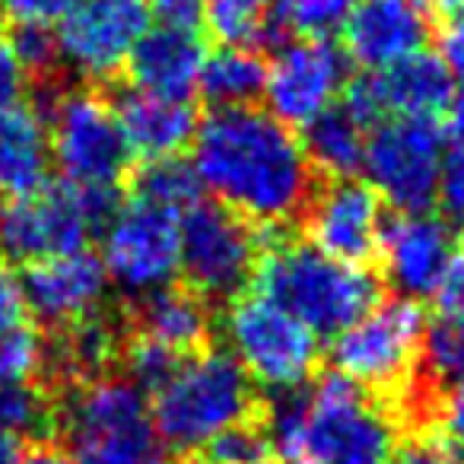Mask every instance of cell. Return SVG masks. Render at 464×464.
Returning a JSON list of instances; mask_svg holds the SVG:
<instances>
[{
    "instance_id": "cell-19",
    "label": "cell",
    "mask_w": 464,
    "mask_h": 464,
    "mask_svg": "<svg viewBox=\"0 0 464 464\" xmlns=\"http://www.w3.org/2000/svg\"><path fill=\"white\" fill-rule=\"evenodd\" d=\"M343 54L362 71H382L426 52L432 35L430 0H356L343 26Z\"/></svg>"
},
{
    "instance_id": "cell-20",
    "label": "cell",
    "mask_w": 464,
    "mask_h": 464,
    "mask_svg": "<svg viewBox=\"0 0 464 464\" xmlns=\"http://www.w3.org/2000/svg\"><path fill=\"white\" fill-rule=\"evenodd\" d=\"M207 39L194 20H160L143 33L128 61L134 90L185 99L198 92L207 61Z\"/></svg>"
},
{
    "instance_id": "cell-8",
    "label": "cell",
    "mask_w": 464,
    "mask_h": 464,
    "mask_svg": "<svg viewBox=\"0 0 464 464\" xmlns=\"http://www.w3.org/2000/svg\"><path fill=\"white\" fill-rule=\"evenodd\" d=\"M115 194L83 191L67 181L45 185L26 198L7 200L0 210V252L14 255L23 265L86 252V242L99 236Z\"/></svg>"
},
{
    "instance_id": "cell-44",
    "label": "cell",
    "mask_w": 464,
    "mask_h": 464,
    "mask_svg": "<svg viewBox=\"0 0 464 464\" xmlns=\"http://www.w3.org/2000/svg\"><path fill=\"white\" fill-rule=\"evenodd\" d=\"M150 10H160L166 20H191L200 7H204V0H147Z\"/></svg>"
},
{
    "instance_id": "cell-10",
    "label": "cell",
    "mask_w": 464,
    "mask_h": 464,
    "mask_svg": "<svg viewBox=\"0 0 464 464\" xmlns=\"http://www.w3.org/2000/svg\"><path fill=\"white\" fill-rule=\"evenodd\" d=\"M45 121L52 166L61 169L67 185L115 194V185L128 172L130 153L109 99L96 90H67L54 99Z\"/></svg>"
},
{
    "instance_id": "cell-14",
    "label": "cell",
    "mask_w": 464,
    "mask_h": 464,
    "mask_svg": "<svg viewBox=\"0 0 464 464\" xmlns=\"http://www.w3.org/2000/svg\"><path fill=\"white\" fill-rule=\"evenodd\" d=\"M350 86V61L334 42L290 39L267 61L265 102L286 128H309L337 109Z\"/></svg>"
},
{
    "instance_id": "cell-51",
    "label": "cell",
    "mask_w": 464,
    "mask_h": 464,
    "mask_svg": "<svg viewBox=\"0 0 464 464\" xmlns=\"http://www.w3.org/2000/svg\"><path fill=\"white\" fill-rule=\"evenodd\" d=\"M0 16H4V7H0Z\"/></svg>"
},
{
    "instance_id": "cell-3",
    "label": "cell",
    "mask_w": 464,
    "mask_h": 464,
    "mask_svg": "<svg viewBox=\"0 0 464 464\" xmlns=\"http://www.w3.org/2000/svg\"><path fill=\"white\" fill-rule=\"evenodd\" d=\"M255 385L226 350L185 356L150 401V420L162 449L198 451L252 420Z\"/></svg>"
},
{
    "instance_id": "cell-4",
    "label": "cell",
    "mask_w": 464,
    "mask_h": 464,
    "mask_svg": "<svg viewBox=\"0 0 464 464\" xmlns=\"http://www.w3.org/2000/svg\"><path fill=\"white\" fill-rule=\"evenodd\" d=\"M299 455L322 464H388L398 455V423L372 398L337 372L299 388Z\"/></svg>"
},
{
    "instance_id": "cell-2",
    "label": "cell",
    "mask_w": 464,
    "mask_h": 464,
    "mask_svg": "<svg viewBox=\"0 0 464 464\" xmlns=\"http://www.w3.org/2000/svg\"><path fill=\"white\" fill-rule=\"evenodd\" d=\"M255 293L277 303L312 334L337 337L379 303V280L366 265L322 255L309 242H274L255 265Z\"/></svg>"
},
{
    "instance_id": "cell-5",
    "label": "cell",
    "mask_w": 464,
    "mask_h": 464,
    "mask_svg": "<svg viewBox=\"0 0 464 464\" xmlns=\"http://www.w3.org/2000/svg\"><path fill=\"white\" fill-rule=\"evenodd\" d=\"M61 426L73 464H166L147 394L128 379L102 375L77 385L64 404Z\"/></svg>"
},
{
    "instance_id": "cell-48",
    "label": "cell",
    "mask_w": 464,
    "mask_h": 464,
    "mask_svg": "<svg viewBox=\"0 0 464 464\" xmlns=\"http://www.w3.org/2000/svg\"><path fill=\"white\" fill-rule=\"evenodd\" d=\"M290 464H322V461H315V458H293Z\"/></svg>"
},
{
    "instance_id": "cell-41",
    "label": "cell",
    "mask_w": 464,
    "mask_h": 464,
    "mask_svg": "<svg viewBox=\"0 0 464 464\" xmlns=\"http://www.w3.org/2000/svg\"><path fill=\"white\" fill-rule=\"evenodd\" d=\"M436 299H439V318H445V322L464 328V258L461 255L455 258L451 271L445 274Z\"/></svg>"
},
{
    "instance_id": "cell-39",
    "label": "cell",
    "mask_w": 464,
    "mask_h": 464,
    "mask_svg": "<svg viewBox=\"0 0 464 464\" xmlns=\"http://www.w3.org/2000/svg\"><path fill=\"white\" fill-rule=\"evenodd\" d=\"M29 77L33 73L23 67V61L14 54L10 42H0V111L26 102Z\"/></svg>"
},
{
    "instance_id": "cell-15",
    "label": "cell",
    "mask_w": 464,
    "mask_h": 464,
    "mask_svg": "<svg viewBox=\"0 0 464 464\" xmlns=\"http://www.w3.org/2000/svg\"><path fill=\"white\" fill-rule=\"evenodd\" d=\"M455 96V77L439 54L420 52L382 71H366L343 92V109L366 128L388 118H439Z\"/></svg>"
},
{
    "instance_id": "cell-30",
    "label": "cell",
    "mask_w": 464,
    "mask_h": 464,
    "mask_svg": "<svg viewBox=\"0 0 464 464\" xmlns=\"http://www.w3.org/2000/svg\"><path fill=\"white\" fill-rule=\"evenodd\" d=\"M54 423V407L48 394L35 385L0 388V432L16 442L45 436Z\"/></svg>"
},
{
    "instance_id": "cell-17",
    "label": "cell",
    "mask_w": 464,
    "mask_h": 464,
    "mask_svg": "<svg viewBox=\"0 0 464 464\" xmlns=\"http://www.w3.org/2000/svg\"><path fill=\"white\" fill-rule=\"evenodd\" d=\"M375 255L392 290H398V299L420 303L436 296L445 274L455 265V229L432 210L398 213L385 223Z\"/></svg>"
},
{
    "instance_id": "cell-9",
    "label": "cell",
    "mask_w": 464,
    "mask_h": 464,
    "mask_svg": "<svg viewBox=\"0 0 464 464\" xmlns=\"http://www.w3.org/2000/svg\"><path fill=\"white\" fill-rule=\"evenodd\" d=\"M445 130L439 118H388L369 128L362 172L382 204L398 213L432 210L442 191Z\"/></svg>"
},
{
    "instance_id": "cell-25",
    "label": "cell",
    "mask_w": 464,
    "mask_h": 464,
    "mask_svg": "<svg viewBox=\"0 0 464 464\" xmlns=\"http://www.w3.org/2000/svg\"><path fill=\"white\" fill-rule=\"evenodd\" d=\"M366 137H369L366 124H360L343 105H337L328 115L312 121L299 140H303L305 160H309L312 172H322L334 181V179H353L356 172H362Z\"/></svg>"
},
{
    "instance_id": "cell-33",
    "label": "cell",
    "mask_w": 464,
    "mask_h": 464,
    "mask_svg": "<svg viewBox=\"0 0 464 464\" xmlns=\"http://www.w3.org/2000/svg\"><path fill=\"white\" fill-rule=\"evenodd\" d=\"M423 362L432 379L445 382V385L464 382V328L445 322V318L426 324Z\"/></svg>"
},
{
    "instance_id": "cell-24",
    "label": "cell",
    "mask_w": 464,
    "mask_h": 464,
    "mask_svg": "<svg viewBox=\"0 0 464 464\" xmlns=\"http://www.w3.org/2000/svg\"><path fill=\"white\" fill-rule=\"evenodd\" d=\"M121 331L109 318L92 315L61 331V341L48 350V360L54 362L61 375L83 385V382L109 375V369L121 362Z\"/></svg>"
},
{
    "instance_id": "cell-49",
    "label": "cell",
    "mask_w": 464,
    "mask_h": 464,
    "mask_svg": "<svg viewBox=\"0 0 464 464\" xmlns=\"http://www.w3.org/2000/svg\"><path fill=\"white\" fill-rule=\"evenodd\" d=\"M175 464H210V461H191V458H185V461H175Z\"/></svg>"
},
{
    "instance_id": "cell-7",
    "label": "cell",
    "mask_w": 464,
    "mask_h": 464,
    "mask_svg": "<svg viewBox=\"0 0 464 464\" xmlns=\"http://www.w3.org/2000/svg\"><path fill=\"white\" fill-rule=\"evenodd\" d=\"M426 312L411 299L375 303L350 328L331 337V366L369 394H394L413 382L423 360Z\"/></svg>"
},
{
    "instance_id": "cell-28",
    "label": "cell",
    "mask_w": 464,
    "mask_h": 464,
    "mask_svg": "<svg viewBox=\"0 0 464 464\" xmlns=\"http://www.w3.org/2000/svg\"><path fill=\"white\" fill-rule=\"evenodd\" d=\"M130 198H140L147 204L172 210L181 217V213L191 210L200 200V181L194 175L191 162H185L181 156L143 162V169L134 179V194Z\"/></svg>"
},
{
    "instance_id": "cell-21",
    "label": "cell",
    "mask_w": 464,
    "mask_h": 464,
    "mask_svg": "<svg viewBox=\"0 0 464 464\" xmlns=\"http://www.w3.org/2000/svg\"><path fill=\"white\" fill-rule=\"evenodd\" d=\"M118 118V130L130 156H140L143 162L175 160L185 147H191L194 130L200 118L185 99L153 96L130 86L128 92L111 102Z\"/></svg>"
},
{
    "instance_id": "cell-16",
    "label": "cell",
    "mask_w": 464,
    "mask_h": 464,
    "mask_svg": "<svg viewBox=\"0 0 464 464\" xmlns=\"http://www.w3.org/2000/svg\"><path fill=\"white\" fill-rule=\"evenodd\" d=\"M305 217V242L347 265H366L379 252L385 232V204L360 179H334L312 191Z\"/></svg>"
},
{
    "instance_id": "cell-45",
    "label": "cell",
    "mask_w": 464,
    "mask_h": 464,
    "mask_svg": "<svg viewBox=\"0 0 464 464\" xmlns=\"http://www.w3.org/2000/svg\"><path fill=\"white\" fill-rule=\"evenodd\" d=\"M449 115H451V134H464V86L455 90V96H451Z\"/></svg>"
},
{
    "instance_id": "cell-36",
    "label": "cell",
    "mask_w": 464,
    "mask_h": 464,
    "mask_svg": "<svg viewBox=\"0 0 464 464\" xmlns=\"http://www.w3.org/2000/svg\"><path fill=\"white\" fill-rule=\"evenodd\" d=\"M10 48L29 73L48 71L52 64H58V45H54V33L48 26H16Z\"/></svg>"
},
{
    "instance_id": "cell-38",
    "label": "cell",
    "mask_w": 464,
    "mask_h": 464,
    "mask_svg": "<svg viewBox=\"0 0 464 464\" xmlns=\"http://www.w3.org/2000/svg\"><path fill=\"white\" fill-rule=\"evenodd\" d=\"M80 0H0L4 14L14 16L16 26H52Z\"/></svg>"
},
{
    "instance_id": "cell-22",
    "label": "cell",
    "mask_w": 464,
    "mask_h": 464,
    "mask_svg": "<svg viewBox=\"0 0 464 464\" xmlns=\"http://www.w3.org/2000/svg\"><path fill=\"white\" fill-rule=\"evenodd\" d=\"M52 140L39 109L20 102L0 111V198L16 200L48 185Z\"/></svg>"
},
{
    "instance_id": "cell-35",
    "label": "cell",
    "mask_w": 464,
    "mask_h": 464,
    "mask_svg": "<svg viewBox=\"0 0 464 464\" xmlns=\"http://www.w3.org/2000/svg\"><path fill=\"white\" fill-rule=\"evenodd\" d=\"M436 445L449 461L464 464V382L442 392L436 407Z\"/></svg>"
},
{
    "instance_id": "cell-12",
    "label": "cell",
    "mask_w": 464,
    "mask_h": 464,
    "mask_svg": "<svg viewBox=\"0 0 464 464\" xmlns=\"http://www.w3.org/2000/svg\"><path fill=\"white\" fill-rule=\"evenodd\" d=\"M261 242L252 223L219 204H198L181 213L179 226V271L188 290L204 299L242 296L255 277Z\"/></svg>"
},
{
    "instance_id": "cell-1",
    "label": "cell",
    "mask_w": 464,
    "mask_h": 464,
    "mask_svg": "<svg viewBox=\"0 0 464 464\" xmlns=\"http://www.w3.org/2000/svg\"><path fill=\"white\" fill-rule=\"evenodd\" d=\"M200 191L246 223L280 226L305 210L312 166L303 140L267 109H210L191 140Z\"/></svg>"
},
{
    "instance_id": "cell-46",
    "label": "cell",
    "mask_w": 464,
    "mask_h": 464,
    "mask_svg": "<svg viewBox=\"0 0 464 464\" xmlns=\"http://www.w3.org/2000/svg\"><path fill=\"white\" fill-rule=\"evenodd\" d=\"M20 458H23V442L0 432V464H20Z\"/></svg>"
},
{
    "instance_id": "cell-18",
    "label": "cell",
    "mask_w": 464,
    "mask_h": 464,
    "mask_svg": "<svg viewBox=\"0 0 464 464\" xmlns=\"http://www.w3.org/2000/svg\"><path fill=\"white\" fill-rule=\"evenodd\" d=\"M20 290L26 315L64 331L83 318L99 315L111 284L99 255L73 252L26 265Z\"/></svg>"
},
{
    "instance_id": "cell-27",
    "label": "cell",
    "mask_w": 464,
    "mask_h": 464,
    "mask_svg": "<svg viewBox=\"0 0 464 464\" xmlns=\"http://www.w3.org/2000/svg\"><path fill=\"white\" fill-rule=\"evenodd\" d=\"M204 20L210 35L223 45L252 48L255 42L267 39L274 29L277 0H204Z\"/></svg>"
},
{
    "instance_id": "cell-29",
    "label": "cell",
    "mask_w": 464,
    "mask_h": 464,
    "mask_svg": "<svg viewBox=\"0 0 464 464\" xmlns=\"http://www.w3.org/2000/svg\"><path fill=\"white\" fill-rule=\"evenodd\" d=\"M356 0H277L274 29L290 33V39L331 42L350 23Z\"/></svg>"
},
{
    "instance_id": "cell-37",
    "label": "cell",
    "mask_w": 464,
    "mask_h": 464,
    "mask_svg": "<svg viewBox=\"0 0 464 464\" xmlns=\"http://www.w3.org/2000/svg\"><path fill=\"white\" fill-rule=\"evenodd\" d=\"M439 198L445 200L451 213H464V134H451L445 143V166H442V191Z\"/></svg>"
},
{
    "instance_id": "cell-50",
    "label": "cell",
    "mask_w": 464,
    "mask_h": 464,
    "mask_svg": "<svg viewBox=\"0 0 464 464\" xmlns=\"http://www.w3.org/2000/svg\"><path fill=\"white\" fill-rule=\"evenodd\" d=\"M461 232H464V213H461Z\"/></svg>"
},
{
    "instance_id": "cell-26",
    "label": "cell",
    "mask_w": 464,
    "mask_h": 464,
    "mask_svg": "<svg viewBox=\"0 0 464 464\" xmlns=\"http://www.w3.org/2000/svg\"><path fill=\"white\" fill-rule=\"evenodd\" d=\"M265 77L267 61L255 48L223 45L207 54L198 92L213 109H248L265 96Z\"/></svg>"
},
{
    "instance_id": "cell-13",
    "label": "cell",
    "mask_w": 464,
    "mask_h": 464,
    "mask_svg": "<svg viewBox=\"0 0 464 464\" xmlns=\"http://www.w3.org/2000/svg\"><path fill=\"white\" fill-rule=\"evenodd\" d=\"M153 26L147 0H80L58 20V61L80 80L102 83L121 73Z\"/></svg>"
},
{
    "instance_id": "cell-47",
    "label": "cell",
    "mask_w": 464,
    "mask_h": 464,
    "mask_svg": "<svg viewBox=\"0 0 464 464\" xmlns=\"http://www.w3.org/2000/svg\"><path fill=\"white\" fill-rule=\"evenodd\" d=\"M432 7H439V10H449V14H455V10H461L464 7V0H430Z\"/></svg>"
},
{
    "instance_id": "cell-40",
    "label": "cell",
    "mask_w": 464,
    "mask_h": 464,
    "mask_svg": "<svg viewBox=\"0 0 464 464\" xmlns=\"http://www.w3.org/2000/svg\"><path fill=\"white\" fill-rule=\"evenodd\" d=\"M439 58L449 73L464 83V7L449 14L442 33H439Z\"/></svg>"
},
{
    "instance_id": "cell-6",
    "label": "cell",
    "mask_w": 464,
    "mask_h": 464,
    "mask_svg": "<svg viewBox=\"0 0 464 464\" xmlns=\"http://www.w3.org/2000/svg\"><path fill=\"white\" fill-rule=\"evenodd\" d=\"M226 353L242 372L274 394L299 392L312 382L322 341L303 322L261 293H242L223 315Z\"/></svg>"
},
{
    "instance_id": "cell-32",
    "label": "cell",
    "mask_w": 464,
    "mask_h": 464,
    "mask_svg": "<svg viewBox=\"0 0 464 464\" xmlns=\"http://www.w3.org/2000/svg\"><path fill=\"white\" fill-rule=\"evenodd\" d=\"M179 362H181V356H175L172 350L160 347V343L143 334H137L134 341L124 343V350H121V366H124V372H128L124 379L143 394L160 392Z\"/></svg>"
},
{
    "instance_id": "cell-42",
    "label": "cell",
    "mask_w": 464,
    "mask_h": 464,
    "mask_svg": "<svg viewBox=\"0 0 464 464\" xmlns=\"http://www.w3.org/2000/svg\"><path fill=\"white\" fill-rule=\"evenodd\" d=\"M26 318V303H23L20 280L0 271V334L20 328Z\"/></svg>"
},
{
    "instance_id": "cell-31",
    "label": "cell",
    "mask_w": 464,
    "mask_h": 464,
    "mask_svg": "<svg viewBox=\"0 0 464 464\" xmlns=\"http://www.w3.org/2000/svg\"><path fill=\"white\" fill-rule=\"evenodd\" d=\"M48 366V343L33 328H20L0 334V388L33 385L35 375Z\"/></svg>"
},
{
    "instance_id": "cell-11",
    "label": "cell",
    "mask_w": 464,
    "mask_h": 464,
    "mask_svg": "<svg viewBox=\"0 0 464 464\" xmlns=\"http://www.w3.org/2000/svg\"><path fill=\"white\" fill-rule=\"evenodd\" d=\"M179 213L140 198L115 204L99 229V261L109 284L137 303L162 286H172L179 274Z\"/></svg>"
},
{
    "instance_id": "cell-34",
    "label": "cell",
    "mask_w": 464,
    "mask_h": 464,
    "mask_svg": "<svg viewBox=\"0 0 464 464\" xmlns=\"http://www.w3.org/2000/svg\"><path fill=\"white\" fill-rule=\"evenodd\" d=\"M267 449H271L267 432L255 426L252 420L242 426H232L229 432H223L207 445L210 464H265Z\"/></svg>"
},
{
    "instance_id": "cell-43",
    "label": "cell",
    "mask_w": 464,
    "mask_h": 464,
    "mask_svg": "<svg viewBox=\"0 0 464 464\" xmlns=\"http://www.w3.org/2000/svg\"><path fill=\"white\" fill-rule=\"evenodd\" d=\"M20 464H73L71 451L61 449L54 442H39L33 449H23V458Z\"/></svg>"
},
{
    "instance_id": "cell-23",
    "label": "cell",
    "mask_w": 464,
    "mask_h": 464,
    "mask_svg": "<svg viewBox=\"0 0 464 464\" xmlns=\"http://www.w3.org/2000/svg\"><path fill=\"white\" fill-rule=\"evenodd\" d=\"M137 324H140L143 337L185 360V353H198L207 343L213 331V315L204 296H198L188 286L172 284L140 299Z\"/></svg>"
}]
</instances>
